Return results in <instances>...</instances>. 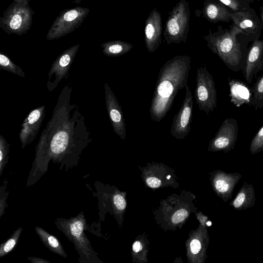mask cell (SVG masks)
Instances as JSON below:
<instances>
[{"label":"cell","instance_id":"cell-1","mask_svg":"<svg viewBox=\"0 0 263 263\" xmlns=\"http://www.w3.org/2000/svg\"><path fill=\"white\" fill-rule=\"evenodd\" d=\"M72 86L62 90L52 116L40 137L27 186L35 183L52 161L70 168L78 164L83 150L91 141V133L79 106L70 104Z\"/></svg>","mask_w":263,"mask_h":263},{"label":"cell","instance_id":"cell-2","mask_svg":"<svg viewBox=\"0 0 263 263\" xmlns=\"http://www.w3.org/2000/svg\"><path fill=\"white\" fill-rule=\"evenodd\" d=\"M191 59L176 55L167 60L159 70L151 105L153 121L160 122L171 109L178 91L187 84Z\"/></svg>","mask_w":263,"mask_h":263},{"label":"cell","instance_id":"cell-3","mask_svg":"<svg viewBox=\"0 0 263 263\" xmlns=\"http://www.w3.org/2000/svg\"><path fill=\"white\" fill-rule=\"evenodd\" d=\"M240 33L244 32L235 25L230 29L219 26L216 32H212L210 29L209 34L203 36L208 48L234 72L244 70L248 52L237 39V35Z\"/></svg>","mask_w":263,"mask_h":263},{"label":"cell","instance_id":"cell-4","mask_svg":"<svg viewBox=\"0 0 263 263\" xmlns=\"http://www.w3.org/2000/svg\"><path fill=\"white\" fill-rule=\"evenodd\" d=\"M57 227L71 241L80 255L81 263L102 262L93 250L84 231L88 227L83 212L68 219L58 218L54 221Z\"/></svg>","mask_w":263,"mask_h":263},{"label":"cell","instance_id":"cell-5","mask_svg":"<svg viewBox=\"0 0 263 263\" xmlns=\"http://www.w3.org/2000/svg\"><path fill=\"white\" fill-rule=\"evenodd\" d=\"M190 8L186 0H180L171 11L165 22L163 35L167 45L185 43L190 29Z\"/></svg>","mask_w":263,"mask_h":263},{"label":"cell","instance_id":"cell-6","mask_svg":"<svg viewBox=\"0 0 263 263\" xmlns=\"http://www.w3.org/2000/svg\"><path fill=\"white\" fill-rule=\"evenodd\" d=\"M33 13L29 0H15L1 17L0 27L8 34L22 35L30 29Z\"/></svg>","mask_w":263,"mask_h":263},{"label":"cell","instance_id":"cell-7","mask_svg":"<svg viewBox=\"0 0 263 263\" xmlns=\"http://www.w3.org/2000/svg\"><path fill=\"white\" fill-rule=\"evenodd\" d=\"M195 98L200 110L207 115L217 107V91L212 74L205 66L197 69Z\"/></svg>","mask_w":263,"mask_h":263},{"label":"cell","instance_id":"cell-8","mask_svg":"<svg viewBox=\"0 0 263 263\" xmlns=\"http://www.w3.org/2000/svg\"><path fill=\"white\" fill-rule=\"evenodd\" d=\"M89 11L88 8L81 7L62 11L51 25L47 40H56L73 32L82 25Z\"/></svg>","mask_w":263,"mask_h":263},{"label":"cell","instance_id":"cell-9","mask_svg":"<svg viewBox=\"0 0 263 263\" xmlns=\"http://www.w3.org/2000/svg\"><path fill=\"white\" fill-rule=\"evenodd\" d=\"M185 89L184 99L179 110L173 118L170 131L171 135L177 139L186 138L192 126L193 109L192 93L187 84Z\"/></svg>","mask_w":263,"mask_h":263},{"label":"cell","instance_id":"cell-10","mask_svg":"<svg viewBox=\"0 0 263 263\" xmlns=\"http://www.w3.org/2000/svg\"><path fill=\"white\" fill-rule=\"evenodd\" d=\"M238 125L233 118L226 119L215 136L210 141L208 151L213 152L223 151L227 153L234 149L238 139Z\"/></svg>","mask_w":263,"mask_h":263},{"label":"cell","instance_id":"cell-11","mask_svg":"<svg viewBox=\"0 0 263 263\" xmlns=\"http://www.w3.org/2000/svg\"><path fill=\"white\" fill-rule=\"evenodd\" d=\"M79 44L64 50L53 62L48 72L47 88L49 91L53 90L59 83L68 76V71L79 49Z\"/></svg>","mask_w":263,"mask_h":263},{"label":"cell","instance_id":"cell-12","mask_svg":"<svg viewBox=\"0 0 263 263\" xmlns=\"http://www.w3.org/2000/svg\"><path fill=\"white\" fill-rule=\"evenodd\" d=\"M105 105L114 132L125 140L126 131L125 120L121 106L107 82L104 84Z\"/></svg>","mask_w":263,"mask_h":263},{"label":"cell","instance_id":"cell-13","mask_svg":"<svg viewBox=\"0 0 263 263\" xmlns=\"http://www.w3.org/2000/svg\"><path fill=\"white\" fill-rule=\"evenodd\" d=\"M45 116V106L42 105L32 110L23 120L18 134L22 148L33 142L38 134Z\"/></svg>","mask_w":263,"mask_h":263},{"label":"cell","instance_id":"cell-14","mask_svg":"<svg viewBox=\"0 0 263 263\" xmlns=\"http://www.w3.org/2000/svg\"><path fill=\"white\" fill-rule=\"evenodd\" d=\"M241 177L238 173L216 170L211 174V181L217 195L226 202L231 199L234 189Z\"/></svg>","mask_w":263,"mask_h":263},{"label":"cell","instance_id":"cell-15","mask_svg":"<svg viewBox=\"0 0 263 263\" xmlns=\"http://www.w3.org/2000/svg\"><path fill=\"white\" fill-rule=\"evenodd\" d=\"M162 17L156 8L150 12L145 21L144 42L147 51L154 52L161 44Z\"/></svg>","mask_w":263,"mask_h":263},{"label":"cell","instance_id":"cell-16","mask_svg":"<svg viewBox=\"0 0 263 263\" xmlns=\"http://www.w3.org/2000/svg\"><path fill=\"white\" fill-rule=\"evenodd\" d=\"M263 70V40L256 39L247 54L245 67L242 71L243 77L250 84L253 77Z\"/></svg>","mask_w":263,"mask_h":263},{"label":"cell","instance_id":"cell-17","mask_svg":"<svg viewBox=\"0 0 263 263\" xmlns=\"http://www.w3.org/2000/svg\"><path fill=\"white\" fill-rule=\"evenodd\" d=\"M231 20L234 25L244 33L255 34L260 32L262 24L254 11L248 8L230 13Z\"/></svg>","mask_w":263,"mask_h":263},{"label":"cell","instance_id":"cell-18","mask_svg":"<svg viewBox=\"0 0 263 263\" xmlns=\"http://www.w3.org/2000/svg\"><path fill=\"white\" fill-rule=\"evenodd\" d=\"M231 102L236 107L250 105L252 96V88L240 80L228 78Z\"/></svg>","mask_w":263,"mask_h":263},{"label":"cell","instance_id":"cell-19","mask_svg":"<svg viewBox=\"0 0 263 263\" xmlns=\"http://www.w3.org/2000/svg\"><path fill=\"white\" fill-rule=\"evenodd\" d=\"M203 17L211 23L229 22L231 18L226 6L218 0H204L201 11Z\"/></svg>","mask_w":263,"mask_h":263},{"label":"cell","instance_id":"cell-20","mask_svg":"<svg viewBox=\"0 0 263 263\" xmlns=\"http://www.w3.org/2000/svg\"><path fill=\"white\" fill-rule=\"evenodd\" d=\"M255 201V189L252 183L244 181L235 198L229 205L237 211H241L253 206Z\"/></svg>","mask_w":263,"mask_h":263},{"label":"cell","instance_id":"cell-21","mask_svg":"<svg viewBox=\"0 0 263 263\" xmlns=\"http://www.w3.org/2000/svg\"><path fill=\"white\" fill-rule=\"evenodd\" d=\"M35 230L43 243L49 251L64 258H67V255L63 246L54 236L39 226L35 227Z\"/></svg>","mask_w":263,"mask_h":263},{"label":"cell","instance_id":"cell-22","mask_svg":"<svg viewBox=\"0 0 263 263\" xmlns=\"http://www.w3.org/2000/svg\"><path fill=\"white\" fill-rule=\"evenodd\" d=\"M104 54L110 57H118L129 52L133 48L131 43L121 40L110 41L101 45Z\"/></svg>","mask_w":263,"mask_h":263},{"label":"cell","instance_id":"cell-23","mask_svg":"<svg viewBox=\"0 0 263 263\" xmlns=\"http://www.w3.org/2000/svg\"><path fill=\"white\" fill-rule=\"evenodd\" d=\"M251 88L252 96L250 105L254 107L255 109L263 108V72Z\"/></svg>","mask_w":263,"mask_h":263},{"label":"cell","instance_id":"cell-24","mask_svg":"<svg viewBox=\"0 0 263 263\" xmlns=\"http://www.w3.org/2000/svg\"><path fill=\"white\" fill-rule=\"evenodd\" d=\"M22 228L20 227L15 230L8 239L3 242L0 246V257H3L10 253L16 246L19 240Z\"/></svg>","mask_w":263,"mask_h":263},{"label":"cell","instance_id":"cell-25","mask_svg":"<svg viewBox=\"0 0 263 263\" xmlns=\"http://www.w3.org/2000/svg\"><path fill=\"white\" fill-rule=\"evenodd\" d=\"M0 69L22 78L25 77V73L22 69L14 64L8 57L1 52H0Z\"/></svg>","mask_w":263,"mask_h":263},{"label":"cell","instance_id":"cell-26","mask_svg":"<svg viewBox=\"0 0 263 263\" xmlns=\"http://www.w3.org/2000/svg\"><path fill=\"white\" fill-rule=\"evenodd\" d=\"M209 243V236L206 234L202 239L197 238L193 239L190 244L191 253L193 255H197L200 253L205 255L206 249Z\"/></svg>","mask_w":263,"mask_h":263},{"label":"cell","instance_id":"cell-27","mask_svg":"<svg viewBox=\"0 0 263 263\" xmlns=\"http://www.w3.org/2000/svg\"><path fill=\"white\" fill-rule=\"evenodd\" d=\"M9 143L2 135H0V176L8 162Z\"/></svg>","mask_w":263,"mask_h":263},{"label":"cell","instance_id":"cell-28","mask_svg":"<svg viewBox=\"0 0 263 263\" xmlns=\"http://www.w3.org/2000/svg\"><path fill=\"white\" fill-rule=\"evenodd\" d=\"M249 150L252 155H255L263 151V126L252 139Z\"/></svg>","mask_w":263,"mask_h":263},{"label":"cell","instance_id":"cell-29","mask_svg":"<svg viewBox=\"0 0 263 263\" xmlns=\"http://www.w3.org/2000/svg\"><path fill=\"white\" fill-rule=\"evenodd\" d=\"M234 11L247 9L251 0H218Z\"/></svg>","mask_w":263,"mask_h":263},{"label":"cell","instance_id":"cell-30","mask_svg":"<svg viewBox=\"0 0 263 263\" xmlns=\"http://www.w3.org/2000/svg\"><path fill=\"white\" fill-rule=\"evenodd\" d=\"M8 182L7 179H6L3 184L1 187V199H0V216L1 217L5 213V209L7 206L6 203V199L8 195V192H6V185Z\"/></svg>","mask_w":263,"mask_h":263},{"label":"cell","instance_id":"cell-31","mask_svg":"<svg viewBox=\"0 0 263 263\" xmlns=\"http://www.w3.org/2000/svg\"><path fill=\"white\" fill-rule=\"evenodd\" d=\"M113 202L115 208L119 210H123L126 207V202L124 197L119 194L113 196Z\"/></svg>","mask_w":263,"mask_h":263},{"label":"cell","instance_id":"cell-32","mask_svg":"<svg viewBox=\"0 0 263 263\" xmlns=\"http://www.w3.org/2000/svg\"><path fill=\"white\" fill-rule=\"evenodd\" d=\"M187 214L186 210H181L178 211L172 216V220L175 223L180 222L187 217Z\"/></svg>","mask_w":263,"mask_h":263},{"label":"cell","instance_id":"cell-33","mask_svg":"<svg viewBox=\"0 0 263 263\" xmlns=\"http://www.w3.org/2000/svg\"><path fill=\"white\" fill-rule=\"evenodd\" d=\"M147 184L152 188L158 187L161 184V180L157 178L151 177L146 179Z\"/></svg>","mask_w":263,"mask_h":263},{"label":"cell","instance_id":"cell-34","mask_svg":"<svg viewBox=\"0 0 263 263\" xmlns=\"http://www.w3.org/2000/svg\"><path fill=\"white\" fill-rule=\"evenodd\" d=\"M28 259L32 263H50V261L46 259L35 257H28Z\"/></svg>","mask_w":263,"mask_h":263},{"label":"cell","instance_id":"cell-35","mask_svg":"<svg viewBox=\"0 0 263 263\" xmlns=\"http://www.w3.org/2000/svg\"><path fill=\"white\" fill-rule=\"evenodd\" d=\"M142 249V245L140 241H135L133 245V250L135 253H138Z\"/></svg>","mask_w":263,"mask_h":263},{"label":"cell","instance_id":"cell-36","mask_svg":"<svg viewBox=\"0 0 263 263\" xmlns=\"http://www.w3.org/2000/svg\"><path fill=\"white\" fill-rule=\"evenodd\" d=\"M260 11H261L260 16H261V21H262V24H263V8H261L260 9Z\"/></svg>","mask_w":263,"mask_h":263}]
</instances>
